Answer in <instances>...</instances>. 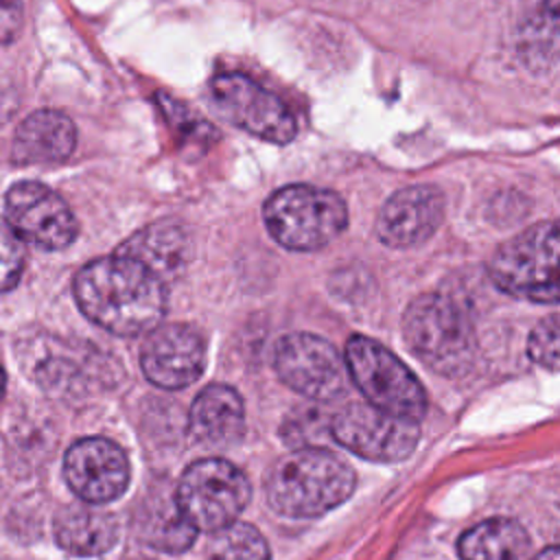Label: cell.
<instances>
[{"label":"cell","mask_w":560,"mask_h":560,"mask_svg":"<svg viewBox=\"0 0 560 560\" xmlns=\"http://www.w3.org/2000/svg\"><path fill=\"white\" fill-rule=\"evenodd\" d=\"M332 438L354 455L381 464L409 457L420 440L418 420L394 416L370 402H350L330 420Z\"/></svg>","instance_id":"obj_9"},{"label":"cell","mask_w":560,"mask_h":560,"mask_svg":"<svg viewBox=\"0 0 560 560\" xmlns=\"http://www.w3.org/2000/svg\"><path fill=\"white\" fill-rule=\"evenodd\" d=\"M529 549L525 527L512 518H488L464 532L457 542L462 560H523Z\"/></svg>","instance_id":"obj_19"},{"label":"cell","mask_w":560,"mask_h":560,"mask_svg":"<svg viewBox=\"0 0 560 560\" xmlns=\"http://www.w3.org/2000/svg\"><path fill=\"white\" fill-rule=\"evenodd\" d=\"M278 376L298 394L328 402L348 389V368L339 350L324 337L289 332L276 343Z\"/></svg>","instance_id":"obj_10"},{"label":"cell","mask_w":560,"mask_h":560,"mask_svg":"<svg viewBox=\"0 0 560 560\" xmlns=\"http://www.w3.org/2000/svg\"><path fill=\"white\" fill-rule=\"evenodd\" d=\"M2 392H4V372L0 368V398H2Z\"/></svg>","instance_id":"obj_26"},{"label":"cell","mask_w":560,"mask_h":560,"mask_svg":"<svg viewBox=\"0 0 560 560\" xmlns=\"http://www.w3.org/2000/svg\"><path fill=\"white\" fill-rule=\"evenodd\" d=\"M195 525L179 510L173 497H149L140 516V538L160 551L182 553L195 540Z\"/></svg>","instance_id":"obj_20"},{"label":"cell","mask_w":560,"mask_h":560,"mask_svg":"<svg viewBox=\"0 0 560 560\" xmlns=\"http://www.w3.org/2000/svg\"><path fill=\"white\" fill-rule=\"evenodd\" d=\"M118 536L112 514L81 505H68L55 516V540L74 556L105 553Z\"/></svg>","instance_id":"obj_18"},{"label":"cell","mask_w":560,"mask_h":560,"mask_svg":"<svg viewBox=\"0 0 560 560\" xmlns=\"http://www.w3.org/2000/svg\"><path fill=\"white\" fill-rule=\"evenodd\" d=\"M265 490L278 514L313 518L341 505L352 494L354 470L328 448L302 446L271 466Z\"/></svg>","instance_id":"obj_2"},{"label":"cell","mask_w":560,"mask_h":560,"mask_svg":"<svg viewBox=\"0 0 560 560\" xmlns=\"http://www.w3.org/2000/svg\"><path fill=\"white\" fill-rule=\"evenodd\" d=\"M24 241L4 219H0V293L18 284L24 269Z\"/></svg>","instance_id":"obj_22"},{"label":"cell","mask_w":560,"mask_h":560,"mask_svg":"<svg viewBox=\"0 0 560 560\" xmlns=\"http://www.w3.org/2000/svg\"><path fill=\"white\" fill-rule=\"evenodd\" d=\"M24 26L22 0H0V44L18 39Z\"/></svg>","instance_id":"obj_24"},{"label":"cell","mask_w":560,"mask_h":560,"mask_svg":"<svg viewBox=\"0 0 560 560\" xmlns=\"http://www.w3.org/2000/svg\"><path fill=\"white\" fill-rule=\"evenodd\" d=\"M442 217L444 195L438 186H407L383 203L376 219V234L387 247H413L440 228Z\"/></svg>","instance_id":"obj_14"},{"label":"cell","mask_w":560,"mask_h":560,"mask_svg":"<svg viewBox=\"0 0 560 560\" xmlns=\"http://www.w3.org/2000/svg\"><path fill=\"white\" fill-rule=\"evenodd\" d=\"M494 287L518 300L558 302V225L545 221L503 243L488 262Z\"/></svg>","instance_id":"obj_5"},{"label":"cell","mask_w":560,"mask_h":560,"mask_svg":"<svg viewBox=\"0 0 560 560\" xmlns=\"http://www.w3.org/2000/svg\"><path fill=\"white\" fill-rule=\"evenodd\" d=\"M188 431L195 442L208 448H228L245 433V407L234 387L208 385L192 400Z\"/></svg>","instance_id":"obj_15"},{"label":"cell","mask_w":560,"mask_h":560,"mask_svg":"<svg viewBox=\"0 0 560 560\" xmlns=\"http://www.w3.org/2000/svg\"><path fill=\"white\" fill-rule=\"evenodd\" d=\"M116 252L140 260L168 284L179 278L190 260V238L184 225L175 221H158L131 234Z\"/></svg>","instance_id":"obj_16"},{"label":"cell","mask_w":560,"mask_h":560,"mask_svg":"<svg viewBox=\"0 0 560 560\" xmlns=\"http://www.w3.org/2000/svg\"><path fill=\"white\" fill-rule=\"evenodd\" d=\"M74 298L88 319L122 337L149 332L166 311V284L140 260L118 252L79 269Z\"/></svg>","instance_id":"obj_1"},{"label":"cell","mask_w":560,"mask_h":560,"mask_svg":"<svg viewBox=\"0 0 560 560\" xmlns=\"http://www.w3.org/2000/svg\"><path fill=\"white\" fill-rule=\"evenodd\" d=\"M206 365V341L188 324H158L140 348L144 376L162 389H182L197 381Z\"/></svg>","instance_id":"obj_12"},{"label":"cell","mask_w":560,"mask_h":560,"mask_svg":"<svg viewBox=\"0 0 560 560\" xmlns=\"http://www.w3.org/2000/svg\"><path fill=\"white\" fill-rule=\"evenodd\" d=\"M77 144L74 122L55 109L28 114L15 129L11 155L20 164H42L66 160Z\"/></svg>","instance_id":"obj_17"},{"label":"cell","mask_w":560,"mask_h":560,"mask_svg":"<svg viewBox=\"0 0 560 560\" xmlns=\"http://www.w3.org/2000/svg\"><path fill=\"white\" fill-rule=\"evenodd\" d=\"M527 352L538 365H542L547 370L558 368V315L556 313L545 317L532 330Z\"/></svg>","instance_id":"obj_23"},{"label":"cell","mask_w":560,"mask_h":560,"mask_svg":"<svg viewBox=\"0 0 560 560\" xmlns=\"http://www.w3.org/2000/svg\"><path fill=\"white\" fill-rule=\"evenodd\" d=\"M7 223L22 241L44 249H63L77 236V219L70 206L39 182H18L4 197Z\"/></svg>","instance_id":"obj_11"},{"label":"cell","mask_w":560,"mask_h":560,"mask_svg":"<svg viewBox=\"0 0 560 560\" xmlns=\"http://www.w3.org/2000/svg\"><path fill=\"white\" fill-rule=\"evenodd\" d=\"M208 96L228 122L252 136L287 144L298 133L293 112L273 92L241 72L217 74L210 81Z\"/></svg>","instance_id":"obj_8"},{"label":"cell","mask_w":560,"mask_h":560,"mask_svg":"<svg viewBox=\"0 0 560 560\" xmlns=\"http://www.w3.org/2000/svg\"><path fill=\"white\" fill-rule=\"evenodd\" d=\"M407 346L435 372L462 376L470 370L477 352L470 319L451 298L424 293L402 315Z\"/></svg>","instance_id":"obj_3"},{"label":"cell","mask_w":560,"mask_h":560,"mask_svg":"<svg viewBox=\"0 0 560 560\" xmlns=\"http://www.w3.org/2000/svg\"><path fill=\"white\" fill-rule=\"evenodd\" d=\"M532 560H560V551L556 545H549L547 549H542L538 556H534Z\"/></svg>","instance_id":"obj_25"},{"label":"cell","mask_w":560,"mask_h":560,"mask_svg":"<svg viewBox=\"0 0 560 560\" xmlns=\"http://www.w3.org/2000/svg\"><path fill=\"white\" fill-rule=\"evenodd\" d=\"M247 477L230 462L208 457L190 464L177 481L175 501L195 529L214 532L243 512L249 501Z\"/></svg>","instance_id":"obj_7"},{"label":"cell","mask_w":560,"mask_h":560,"mask_svg":"<svg viewBox=\"0 0 560 560\" xmlns=\"http://www.w3.org/2000/svg\"><path fill=\"white\" fill-rule=\"evenodd\" d=\"M208 560H269V547L254 525L232 521L212 532Z\"/></svg>","instance_id":"obj_21"},{"label":"cell","mask_w":560,"mask_h":560,"mask_svg":"<svg viewBox=\"0 0 560 560\" xmlns=\"http://www.w3.org/2000/svg\"><path fill=\"white\" fill-rule=\"evenodd\" d=\"M346 368L368 402L394 416L420 420L427 394L413 372L378 341L354 335L346 343Z\"/></svg>","instance_id":"obj_6"},{"label":"cell","mask_w":560,"mask_h":560,"mask_svg":"<svg viewBox=\"0 0 560 560\" xmlns=\"http://www.w3.org/2000/svg\"><path fill=\"white\" fill-rule=\"evenodd\" d=\"M63 477L70 490L88 503H107L129 483L125 451L107 438H83L63 457Z\"/></svg>","instance_id":"obj_13"},{"label":"cell","mask_w":560,"mask_h":560,"mask_svg":"<svg viewBox=\"0 0 560 560\" xmlns=\"http://www.w3.org/2000/svg\"><path fill=\"white\" fill-rule=\"evenodd\" d=\"M269 234L287 249L315 252L348 225L343 199L326 188L291 184L276 190L262 206Z\"/></svg>","instance_id":"obj_4"}]
</instances>
